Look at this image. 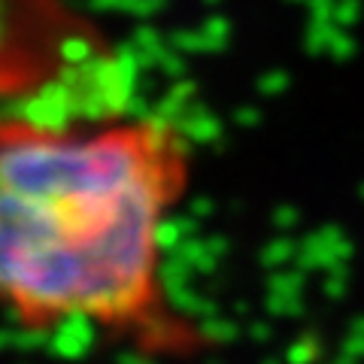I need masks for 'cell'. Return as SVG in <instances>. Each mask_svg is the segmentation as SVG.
Instances as JSON below:
<instances>
[{
  "mask_svg": "<svg viewBox=\"0 0 364 364\" xmlns=\"http://www.w3.org/2000/svg\"><path fill=\"white\" fill-rule=\"evenodd\" d=\"M191 182L173 119L112 116L0 136V316L182 352L195 331L170 306L167 225Z\"/></svg>",
  "mask_w": 364,
  "mask_h": 364,
  "instance_id": "obj_1",
  "label": "cell"
}]
</instances>
